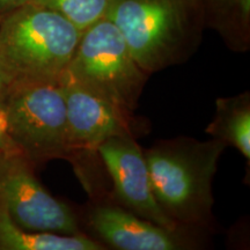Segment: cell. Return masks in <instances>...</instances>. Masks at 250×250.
<instances>
[{
    "mask_svg": "<svg viewBox=\"0 0 250 250\" xmlns=\"http://www.w3.org/2000/svg\"><path fill=\"white\" fill-rule=\"evenodd\" d=\"M225 148L213 138L180 136L159 140L144 151L155 201L176 225L192 229L210 227L212 184Z\"/></svg>",
    "mask_w": 250,
    "mask_h": 250,
    "instance_id": "6da1fadb",
    "label": "cell"
},
{
    "mask_svg": "<svg viewBox=\"0 0 250 250\" xmlns=\"http://www.w3.org/2000/svg\"><path fill=\"white\" fill-rule=\"evenodd\" d=\"M107 18L148 76L189 61L206 29L198 0H110Z\"/></svg>",
    "mask_w": 250,
    "mask_h": 250,
    "instance_id": "7a4b0ae2",
    "label": "cell"
},
{
    "mask_svg": "<svg viewBox=\"0 0 250 250\" xmlns=\"http://www.w3.org/2000/svg\"><path fill=\"white\" fill-rule=\"evenodd\" d=\"M83 31L57 12L24 4L0 15V68L8 83H59Z\"/></svg>",
    "mask_w": 250,
    "mask_h": 250,
    "instance_id": "3957f363",
    "label": "cell"
},
{
    "mask_svg": "<svg viewBox=\"0 0 250 250\" xmlns=\"http://www.w3.org/2000/svg\"><path fill=\"white\" fill-rule=\"evenodd\" d=\"M0 104L14 147L34 165L73 161L66 103L59 83H13L0 92Z\"/></svg>",
    "mask_w": 250,
    "mask_h": 250,
    "instance_id": "277c9868",
    "label": "cell"
},
{
    "mask_svg": "<svg viewBox=\"0 0 250 250\" xmlns=\"http://www.w3.org/2000/svg\"><path fill=\"white\" fill-rule=\"evenodd\" d=\"M66 72L85 88L127 112L138 107L149 77L108 18L83 31Z\"/></svg>",
    "mask_w": 250,
    "mask_h": 250,
    "instance_id": "5b68a950",
    "label": "cell"
},
{
    "mask_svg": "<svg viewBox=\"0 0 250 250\" xmlns=\"http://www.w3.org/2000/svg\"><path fill=\"white\" fill-rule=\"evenodd\" d=\"M34 166L21 152H0V213L31 232L86 234L70 206L42 186Z\"/></svg>",
    "mask_w": 250,
    "mask_h": 250,
    "instance_id": "8992f818",
    "label": "cell"
},
{
    "mask_svg": "<svg viewBox=\"0 0 250 250\" xmlns=\"http://www.w3.org/2000/svg\"><path fill=\"white\" fill-rule=\"evenodd\" d=\"M66 103L73 164L98 153L103 142L120 134L136 136L145 125L133 112L124 111L80 85L66 71L59 81Z\"/></svg>",
    "mask_w": 250,
    "mask_h": 250,
    "instance_id": "52a82bcc",
    "label": "cell"
},
{
    "mask_svg": "<svg viewBox=\"0 0 250 250\" xmlns=\"http://www.w3.org/2000/svg\"><path fill=\"white\" fill-rule=\"evenodd\" d=\"M86 219L98 241L117 250H191L201 247L192 228L160 226L111 198L94 202Z\"/></svg>",
    "mask_w": 250,
    "mask_h": 250,
    "instance_id": "ba28073f",
    "label": "cell"
},
{
    "mask_svg": "<svg viewBox=\"0 0 250 250\" xmlns=\"http://www.w3.org/2000/svg\"><path fill=\"white\" fill-rule=\"evenodd\" d=\"M98 154L111 179L112 201L160 226L182 227L170 220L155 201L145 155L134 134L111 137L99 146Z\"/></svg>",
    "mask_w": 250,
    "mask_h": 250,
    "instance_id": "9c48e42d",
    "label": "cell"
},
{
    "mask_svg": "<svg viewBox=\"0 0 250 250\" xmlns=\"http://www.w3.org/2000/svg\"><path fill=\"white\" fill-rule=\"evenodd\" d=\"M206 29L214 30L229 50L250 49V0H198Z\"/></svg>",
    "mask_w": 250,
    "mask_h": 250,
    "instance_id": "30bf717a",
    "label": "cell"
},
{
    "mask_svg": "<svg viewBox=\"0 0 250 250\" xmlns=\"http://www.w3.org/2000/svg\"><path fill=\"white\" fill-rule=\"evenodd\" d=\"M206 133L227 146L237 148L250 161V93L243 92L229 98L215 100L213 120Z\"/></svg>",
    "mask_w": 250,
    "mask_h": 250,
    "instance_id": "8fae6325",
    "label": "cell"
},
{
    "mask_svg": "<svg viewBox=\"0 0 250 250\" xmlns=\"http://www.w3.org/2000/svg\"><path fill=\"white\" fill-rule=\"evenodd\" d=\"M105 247L87 234L31 232L19 227L0 213V250H104Z\"/></svg>",
    "mask_w": 250,
    "mask_h": 250,
    "instance_id": "7c38bea8",
    "label": "cell"
},
{
    "mask_svg": "<svg viewBox=\"0 0 250 250\" xmlns=\"http://www.w3.org/2000/svg\"><path fill=\"white\" fill-rule=\"evenodd\" d=\"M28 2L57 12L81 31L107 18L110 5V0H29Z\"/></svg>",
    "mask_w": 250,
    "mask_h": 250,
    "instance_id": "4fadbf2b",
    "label": "cell"
},
{
    "mask_svg": "<svg viewBox=\"0 0 250 250\" xmlns=\"http://www.w3.org/2000/svg\"><path fill=\"white\" fill-rule=\"evenodd\" d=\"M28 1L29 0H0V15L8 13L20 6L27 4Z\"/></svg>",
    "mask_w": 250,
    "mask_h": 250,
    "instance_id": "5bb4252c",
    "label": "cell"
},
{
    "mask_svg": "<svg viewBox=\"0 0 250 250\" xmlns=\"http://www.w3.org/2000/svg\"><path fill=\"white\" fill-rule=\"evenodd\" d=\"M0 151H18L9 139L7 129L0 126Z\"/></svg>",
    "mask_w": 250,
    "mask_h": 250,
    "instance_id": "9a60e30c",
    "label": "cell"
},
{
    "mask_svg": "<svg viewBox=\"0 0 250 250\" xmlns=\"http://www.w3.org/2000/svg\"><path fill=\"white\" fill-rule=\"evenodd\" d=\"M0 126L6 127L7 129V122H6V115L4 109H2L1 104H0Z\"/></svg>",
    "mask_w": 250,
    "mask_h": 250,
    "instance_id": "2e32d148",
    "label": "cell"
},
{
    "mask_svg": "<svg viewBox=\"0 0 250 250\" xmlns=\"http://www.w3.org/2000/svg\"><path fill=\"white\" fill-rule=\"evenodd\" d=\"M6 86H7V81H6L4 73H2L1 68H0V92H1V90L4 89Z\"/></svg>",
    "mask_w": 250,
    "mask_h": 250,
    "instance_id": "e0dca14e",
    "label": "cell"
},
{
    "mask_svg": "<svg viewBox=\"0 0 250 250\" xmlns=\"http://www.w3.org/2000/svg\"><path fill=\"white\" fill-rule=\"evenodd\" d=\"M0 152H2V151H0Z\"/></svg>",
    "mask_w": 250,
    "mask_h": 250,
    "instance_id": "ac0fdd59",
    "label": "cell"
}]
</instances>
